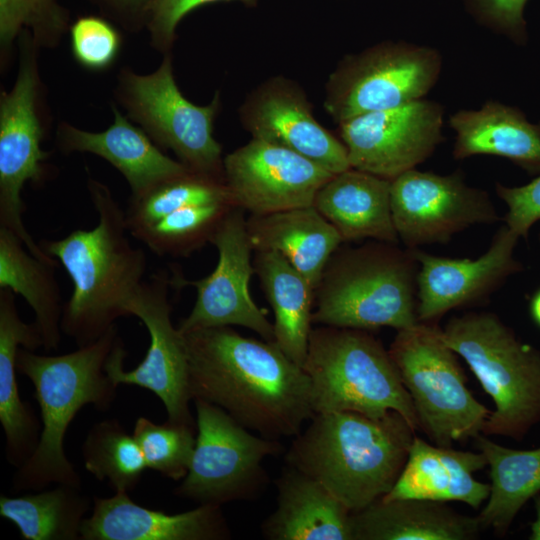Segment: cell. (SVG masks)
<instances>
[{
	"label": "cell",
	"instance_id": "cell-7",
	"mask_svg": "<svg viewBox=\"0 0 540 540\" xmlns=\"http://www.w3.org/2000/svg\"><path fill=\"white\" fill-rule=\"evenodd\" d=\"M442 336L492 398L482 434L521 441L540 423V350L491 312L454 316Z\"/></svg>",
	"mask_w": 540,
	"mask_h": 540
},
{
	"label": "cell",
	"instance_id": "cell-36",
	"mask_svg": "<svg viewBox=\"0 0 540 540\" xmlns=\"http://www.w3.org/2000/svg\"><path fill=\"white\" fill-rule=\"evenodd\" d=\"M70 34L73 55L86 68H106L119 52L120 39L117 32L100 18H80L71 27Z\"/></svg>",
	"mask_w": 540,
	"mask_h": 540
},
{
	"label": "cell",
	"instance_id": "cell-23",
	"mask_svg": "<svg viewBox=\"0 0 540 540\" xmlns=\"http://www.w3.org/2000/svg\"><path fill=\"white\" fill-rule=\"evenodd\" d=\"M276 488V508L261 525L264 538L354 540L352 512L320 482L286 465Z\"/></svg>",
	"mask_w": 540,
	"mask_h": 540
},
{
	"label": "cell",
	"instance_id": "cell-22",
	"mask_svg": "<svg viewBox=\"0 0 540 540\" xmlns=\"http://www.w3.org/2000/svg\"><path fill=\"white\" fill-rule=\"evenodd\" d=\"M487 465L484 454L430 444L414 436L405 466L384 500L459 501L478 509L486 502L490 483L474 473Z\"/></svg>",
	"mask_w": 540,
	"mask_h": 540
},
{
	"label": "cell",
	"instance_id": "cell-39",
	"mask_svg": "<svg viewBox=\"0 0 540 540\" xmlns=\"http://www.w3.org/2000/svg\"><path fill=\"white\" fill-rule=\"evenodd\" d=\"M219 0H150V30L157 47L171 46L175 30L182 18L193 9Z\"/></svg>",
	"mask_w": 540,
	"mask_h": 540
},
{
	"label": "cell",
	"instance_id": "cell-27",
	"mask_svg": "<svg viewBox=\"0 0 540 540\" xmlns=\"http://www.w3.org/2000/svg\"><path fill=\"white\" fill-rule=\"evenodd\" d=\"M354 540H473L482 526L446 502L424 499L384 500L352 512Z\"/></svg>",
	"mask_w": 540,
	"mask_h": 540
},
{
	"label": "cell",
	"instance_id": "cell-21",
	"mask_svg": "<svg viewBox=\"0 0 540 540\" xmlns=\"http://www.w3.org/2000/svg\"><path fill=\"white\" fill-rule=\"evenodd\" d=\"M113 113L112 125L102 132L61 125L60 148L67 153L88 152L105 159L126 179L132 198L192 171L165 155L145 130L130 123L117 109L113 108Z\"/></svg>",
	"mask_w": 540,
	"mask_h": 540
},
{
	"label": "cell",
	"instance_id": "cell-38",
	"mask_svg": "<svg viewBox=\"0 0 540 540\" xmlns=\"http://www.w3.org/2000/svg\"><path fill=\"white\" fill-rule=\"evenodd\" d=\"M496 192L508 208L505 225L519 238L527 239L531 227L540 221V174L522 186L497 183Z\"/></svg>",
	"mask_w": 540,
	"mask_h": 540
},
{
	"label": "cell",
	"instance_id": "cell-28",
	"mask_svg": "<svg viewBox=\"0 0 540 540\" xmlns=\"http://www.w3.org/2000/svg\"><path fill=\"white\" fill-rule=\"evenodd\" d=\"M246 226L253 250L279 252L314 290L343 242L337 229L314 206L251 214Z\"/></svg>",
	"mask_w": 540,
	"mask_h": 540
},
{
	"label": "cell",
	"instance_id": "cell-13",
	"mask_svg": "<svg viewBox=\"0 0 540 540\" xmlns=\"http://www.w3.org/2000/svg\"><path fill=\"white\" fill-rule=\"evenodd\" d=\"M31 39L23 43L18 76L0 99V226L16 234L35 257L60 266L36 243L24 225V185L45 176L48 153L41 148L43 129L37 113L38 76Z\"/></svg>",
	"mask_w": 540,
	"mask_h": 540
},
{
	"label": "cell",
	"instance_id": "cell-11",
	"mask_svg": "<svg viewBox=\"0 0 540 540\" xmlns=\"http://www.w3.org/2000/svg\"><path fill=\"white\" fill-rule=\"evenodd\" d=\"M122 91L130 116L155 143L193 172L224 180L222 147L213 136L219 93L205 106L190 102L175 82L170 57L151 74L125 72Z\"/></svg>",
	"mask_w": 540,
	"mask_h": 540
},
{
	"label": "cell",
	"instance_id": "cell-25",
	"mask_svg": "<svg viewBox=\"0 0 540 540\" xmlns=\"http://www.w3.org/2000/svg\"><path fill=\"white\" fill-rule=\"evenodd\" d=\"M21 347L32 351L43 347L41 335L33 322L20 318L15 293L0 288V422L6 458L16 469L35 451L42 429L30 404L19 395L16 359Z\"/></svg>",
	"mask_w": 540,
	"mask_h": 540
},
{
	"label": "cell",
	"instance_id": "cell-40",
	"mask_svg": "<svg viewBox=\"0 0 540 540\" xmlns=\"http://www.w3.org/2000/svg\"><path fill=\"white\" fill-rule=\"evenodd\" d=\"M528 312L532 322L540 329V287L529 299Z\"/></svg>",
	"mask_w": 540,
	"mask_h": 540
},
{
	"label": "cell",
	"instance_id": "cell-17",
	"mask_svg": "<svg viewBox=\"0 0 540 540\" xmlns=\"http://www.w3.org/2000/svg\"><path fill=\"white\" fill-rule=\"evenodd\" d=\"M333 175L296 152L254 138L223 159L233 205L253 215L313 206Z\"/></svg>",
	"mask_w": 540,
	"mask_h": 540
},
{
	"label": "cell",
	"instance_id": "cell-1",
	"mask_svg": "<svg viewBox=\"0 0 540 540\" xmlns=\"http://www.w3.org/2000/svg\"><path fill=\"white\" fill-rule=\"evenodd\" d=\"M182 334L192 401L212 403L275 440L296 436L314 416L307 373L275 342L245 337L230 326Z\"/></svg>",
	"mask_w": 540,
	"mask_h": 540
},
{
	"label": "cell",
	"instance_id": "cell-2",
	"mask_svg": "<svg viewBox=\"0 0 540 540\" xmlns=\"http://www.w3.org/2000/svg\"><path fill=\"white\" fill-rule=\"evenodd\" d=\"M88 192L98 216L95 227L39 243L71 278L73 290L64 304L61 329L77 347L96 341L118 318L128 316L127 306L147 268L146 254L132 245L125 211L110 189L89 179Z\"/></svg>",
	"mask_w": 540,
	"mask_h": 540
},
{
	"label": "cell",
	"instance_id": "cell-18",
	"mask_svg": "<svg viewBox=\"0 0 540 540\" xmlns=\"http://www.w3.org/2000/svg\"><path fill=\"white\" fill-rule=\"evenodd\" d=\"M242 126L263 140L319 164L333 174L349 168L345 145L314 117L303 88L285 76H273L250 92L239 108Z\"/></svg>",
	"mask_w": 540,
	"mask_h": 540
},
{
	"label": "cell",
	"instance_id": "cell-5",
	"mask_svg": "<svg viewBox=\"0 0 540 540\" xmlns=\"http://www.w3.org/2000/svg\"><path fill=\"white\" fill-rule=\"evenodd\" d=\"M336 251L314 290L312 323L366 331L391 327L398 331L419 322V264L412 249L376 241Z\"/></svg>",
	"mask_w": 540,
	"mask_h": 540
},
{
	"label": "cell",
	"instance_id": "cell-35",
	"mask_svg": "<svg viewBox=\"0 0 540 540\" xmlns=\"http://www.w3.org/2000/svg\"><path fill=\"white\" fill-rule=\"evenodd\" d=\"M63 27V12L56 0H0L2 46H8L22 28L32 30L34 43L52 45Z\"/></svg>",
	"mask_w": 540,
	"mask_h": 540
},
{
	"label": "cell",
	"instance_id": "cell-42",
	"mask_svg": "<svg viewBox=\"0 0 540 540\" xmlns=\"http://www.w3.org/2000/svg\"><path fill=\"white\" fill-rule=\"evenodd\" d=\"M117 4L127 7L141 8L148 7L150 0H111Z\"/></svg>",
	"mask_w": 540,
	"mask_h": 540
},
{
	"label": "cell",
	"instance_id": "cell-41",
	"mask_svg": "<svg viewBox=\"0 0 540 540\" xmlns=\"http://www.w3.org/2000/svg\"><path fill=\"white\" fill-rule=\"evenodd\" d=\"M535 518L530 525V540H540V495H537L534 499Z\"/></svg>",
	"mask_w": 540,
	"mask_h": 540
},
{
	"label": "cell",
	"instance_id": "cell-26",
	"mask_svg": "<svg viewBox=\"0 0 540 540\" xmlns=\"http://www.w3.org/2000/svg\"><path fill=\"white\" fill-rule=\"evenodd\" d=\"M390 188L391 180L349 168L334 174L318 190L313 206L343 241L373 239L398 244Z\"/></svg>",
	"mask_w": 540,
	"mask_h": 540
},
{
	"label": "cell",
	"instance_id": "cell-8",
	"mask_svg": "<svg viewBox=\"0 0 540 540\" xmlns=\"http://www.w3.org/2000/svg\"><path fill=\"white\" fill-rule=\"evenodd\" d=\"M389 353L409 393L419 428L436 445L482 434L492 410L467 387L458 354L445 342L437 323L418 322L398 330Z\"/></svg>",
	"mask_w": 540,
	"mask_h": 540
},
{
	"label": "cell",
	"instance_id": "cell-24",
	"mask_svg": "<svg viewBox=\"0 0 540 540\" xmlns=\"http://www.w3.org/2000/svg\"><path fill=\"white\" fill-rule=\"evenodd\" d=\"M448 123L455 133L454 159L498 156L540 174V122H530L519 108L488 100L479 109L453 113Z\"/></svg>",
	"mask_w": 540,
	"mask_h": 540
},
{
	"label": "cell",
	"instance_id": "cell-30",
	"mask_svg": "<svg viewBox=\"0 0 540 540\" xmlns=\"http://www.w3.org/2000/svg\"><path fill=\"white\" fill-rule=\"evenodd\" d=\"M58 267L35 257L16 234L0 226V288L19 294L31 307L46 350L61 343L65 303L55 276Z\"/></svg>",
	"mask_w": 540,
	"mask_h": 540
},
{
	"label": "cell",
	"instance_id": "cell-32",
	"mask_svg": "<svg viewBox=\"0 0 540 540\" xmlns=\"http://www.w3.org/2000/svg\"><path fill=\"white\" fill-rule=\"evenodd\" d=\"M91 501L81 487L57 484L16 497L0 496V515L25 540H80Z\"/></svg>",
	"mask_w": 540,
	"mask_h": 540
},
{
	"label": "cell",
	"instance_id": "cell-3",
	"mask_svg": "<svg viewBox=\"0 0 540 540\" xmlns=\"http://www.w3.org/2000/svg\"><path fill=\"white\" fill-rule=\"evenodd\" d=\"M414 436L415 430L395 411L378 418L317 413L294 436L284 460L356 512L392 489Z\"/></svg>",
	"mask_w": 540,
	"mask_h": 540
},
{
	"label": "cell",
	"instance_id": "cell-15",
	"mask_svg": "<svg viewBox=\"0 0 540 540\" xmlns=\"http://www.w3.org/2000/svg\"><path fill=\"white\" fill-rule=\"evenodd\" d=\"M390 201L399 241L410 249L446 243L473 225L499 220L489 194L468 185L462 171L408 170L391 180Z\"/></svg>",
	"mask_w": 540,
	"mask_h": 540
},
{
	"label": "cell",
	"instance_id": "cell-6",
	"mask_svg": "<svg viewBox=\"0 0 540 540\" xmlns=\"http://www.w3.org/2000/svg\"><path fill=\"white\" fill-rule=\"evenodd\" d=\"M311 384L314 413L400 414L419 429L409 393L389 350L370 331L321 325L312 328L302 365Z\"/></svg>",
	"mask_w": 540,
	"mask_h": 540
},
{
	"label": "cell",
	"instance_id": "cell-10",
	"mask_svg": "<svg viewBox=\"0 0 540 540\" xmlns=\"http://www.w3.org/2000/svg\"><path fill=\"white\" fill-rule=\"evenodd\" d=\"M439 50L383 41L345 55L325 84L324 110L337 123L425 98L440 78Z\"/></svg>",
	"mask_w": 540,
	"mask_h": 540
},
{
	"label": "cell",
	"instance_id": "cell-19",
	"mask_svg": "<svg viewBox=\"0 0 540 540\" xmlns=\"http://www.w3.org/2000/svg\"><path fill=\"white\" fill-rule=\"evenodd\" d=\"M518 240L504 224L488 250L476 259L436 256L413 248L419 264L418 321L437 323L453 309L486 301L507 278L522 271L521 263L514 257Z\"/></svg>",
	"mask_w": 540,
	"mask_h": 540
},
{
	"label": "cell",
	"instance_id": "cell-31",
	"mask_svg": "<svg viewBox=\"0 0 540 540\" xmlns=\"http://www.w3.org/2000/svg\"><path fill=\"white\" fill-rule=\"evenodd\" d=\"M476 445L489 466L490 493L478 515L482 528L505 535L529 500L540 495V447L514 449L483 434Z\"/></svg>",
	"mask_w": 540,
	"mask_h": 540
},
{
	"label": "cell",
	"instance_id": "cell-37",
	"mask_svg": "<svg viewBox=\"0 0 540 540\" xmlns=\"http://www.w3.org/2000/svg\"><path fill=\"white\" fill-rule=\"evenodd\" d=\"M468 12L481 25L516 44L527 41L524 8L528 0H463Z\"/></svg>",
	"mask_w": 540,
	"mask_h": 540
},
{
	"label": "cell",
	"instance_id": "cell-4",
	"mask_svg": "<svg viewBox=\"0 0 540 540\" xmlns=\"http://www.w3.org/2000/svg\"><path fill=\"white\" fill-rule=\"evenodd\" d=\"M119 340L115 325L70 353L49 356L19 349L17 372L34 386L42 429L35 451L13 475L11 491H39L51 484L81 487V477L64 451L65 434L84 406L108 411L115 401L118 386L105 366Z\"/></svg>",
	"mask_w": 540,
	"mask_h": 540
},
{
	"label": "cell",
	"instance_id": "cell-33",
	"mask_svg": "<svg viewBox=\"0 0 540 540\" xmlns=\"http://www.w3.org/2000/svg\"><path fill=\"white\" fill-rule=\"evenodd\" d=\"M85 469L98 481L107 480L114 492H130L147 468L142 450L116 418L96 422L81 448Z\"/></svg>",
	"mask_w": 540,
	"mask_h": 540
},
{
	"label": "cell",
	"instance_id": "cell-20",
	"mask_svg": "<svg viewBox=\"0 0 540 540\" xmlns=\"http://www.w3.org/2000/svg\"><path fill=\"white\" fill-rule=\"evenodd\" d=\"M231 531L221 506L168 514L143 507L128 492L93 497L92 514L85 517L80 540H226Z\"/></svg>",
	"mask_w": 540,
	"mask_h": 540
},
{
	"label": "cell",
	"instance_id": "cell-14",
	"mask_svg": "<svg viewBox=\"0 0 540 540\" xmlns=\"http://www.w3.org/2000/svg\"><path fill=\"white\" fill-rule=\"evenodd\" d=\"M218 251L215 269L206 277L187 280L170 277L174 287L192 286L196 300L177 326L181 333L219 326H242L263 340L274 342L273 323L251 298L249 281L255 272L253 250L242 209L232 207L218 222L210 241Z\"/></svg>",
	"mask_w": 540,
	"mask_h": 540
},
{
	"label": "cell",
	"instance_id": "cell-9",
	"mask_svg": "<svg viewBox=\"0 0 540 540\" xmlns=\"http://www.w3.org/2000/svg\"><path fill=\"white\" fill-rule=\"evenodd\" d=\"M193 403L195 447L188 472L174 495L217 506L259 497L269 482L263 462L281 454L282 443L251 433L212 403L198 398Z\"/></svg>",
	"mask_w": 540,
	"mask_h": 540
},
{
	"label": "cell",
	"instance_id": "cell-34",
	"mask_svg": "<svg viewBox=\"0 0 540 540\" xmlns=\"http://www.w3.org/2000/svg\"><path fill=\"white\" fill-rule=\"evenodd\" d=\"M133 436L147 468L174 481H181L186 476L195 447L196 426L169 419L155 423L146 417H138Z\"/></svg>",
	"mask_w": 540,
	"mask_h": 540
},
{
	"label": "cell",
	"instance_id": "cell-16",
	"mask_svg": "<svg viewBox=\"0 0 540 540\" xmlns=\"http://www.w3.org/2000/svg\"><path fill=\"white\" fill-rule=\"evenodd\" d=\"M444 107L429 99L338 124L351 168L392 180L426 161L444 140Z\"/></svg>",
	"mask_w": 540,
	"mask_h": 540
},
{
	"label": "cell",
	"instance_id": "cell-29",
	"mask_svg": "<svg viewBox=\"0 0 540 540\" xmlns=\"http://www.w3.org/2000/svg\"><path fill=\"white\" fill-rule=\"evenodd\" d=\"M254 269L274 314V342L302 366L312 330L314 289L279 252L256 251Z\"/></svg>",
	"mask_w": 540,
	"mask_h": 540
},
{
	"label": "cell",
	"instance_id": "cell-12",
	"mask_svg": "<svg viewBox=\"0 0 540 540\" xmlns=\"http://www.w3.org/2000/svg\"><path fill=\"white\" fill-rule=\"evenodd\" d=\"M170 276L165 270L144 280L127 306L149 333V347L144 359L132 370L123 369L127 352L120 339L106 362L105 370L116 385H135L148 389L163 403L167 419L196 426L190 411L188 357L184 335L171 320L168 298Z\"/></svg>",
	"mask_w": 540,
	"mask_h": 540
},
{
	"label": "cell",
	"instance_id": "cell-43",
	"mask_svg": "<svg viewBox=\"0 0 540 540\" xmlns=\"http://www.w3.org/2000/svg\"><path fill=\"white\" fill-rule=\"evenodd\" d=\"M539 238H540V235H539Z\"/></svg>",
	"mask_w": 540,
	"mask_h": 540
}]
</instances>
